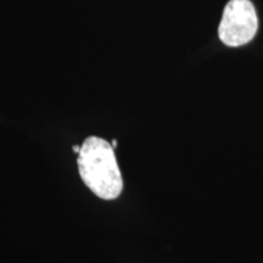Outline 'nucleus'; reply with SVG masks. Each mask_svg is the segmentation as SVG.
<instances>
[{
	"instance_id": "1",
	"label": "nucleus",
	"mask_w": 263,
	"mask_h": 263,
	"mask_svg": "<svg viewBox=\"0 0 263 263\" xmlns=\"http://www.w3.org/2000/svg\"><path fill=\"white\" fill-rule=\"evenodd\" d=\"M115 147L99 137H88L78 154V172L91 193L103 200H115L123 190V178Z\"/></svg>"
},
{
	"instance_id": "2",
	"label": "nucleus",
	"mask_w": 263,
	"mask_h": 263,
	"mask_svg": "<svg viewBox=\"0 0 263 263\" xmlns=\"http://www.w3.org/2000/svg\"><path fill=\"white\" fill-rule=\"evenodd\" d=\"M257 27V14L252 3L250 0H230L223 12L218 35L228 47H240L255 37Z\"/></svg>"
},
{
	"instance_id": "3",
	"label": "nucleus",
	"mask_w": 263,
	"mask_h": 263,
	"mask_svg": "<svg viewBox=\"0 0 263 263\" xmlns=\"http://www.w3.org/2000/svg\"><path fill=\"white\" fill-rule=\"evenodd\" d=\"M73 151H74V153L80 154V151H81V146H80V145H76V146H73Z\"/></svg>"
},
{
	"instance_id": "4",
	"label": "nucleus",
	"mask_w": 263,
	"mask_h": 263,
	"mask_svg": "<svg viewBox=\"0 0 263 263\" xmlns=\"http://www.w3.org/2000/svg\"><path fill=\"white\" fill-rule=\"evenodd\" d=\"M111 145H112L114 147L117 146V140H112V143H111Z\"/></svg>"
}]
</instances>
